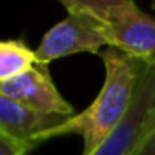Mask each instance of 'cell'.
Returning <instances> with one entry per match:
<instances>
[{
    "instance_id": "cell-1",
    "label": "cell",
    "mask_w": 155,
    "mask_h": 155,
    "mask_svg": "<svg viewBox=\"0 0 155 155\" xmlns=\"http://www.w3.org/2000/svg\"><path fill=\"white\" fill-rule=\"evenodd\" d=\"M104 62V82L95 101L53 128L44 140L60 135H79L82 139V155H91L122 122L133 102L140 73L146 64L124 55L115 48H104L101 53Z\"/></svg>"
},
{
    "instance_id": "cell-10",
    "label": "cell",
    "mask_w": 155,
    "mask_h": 155,
    "mask_svg": "<svg viewBox=\"0 0 155 155\" xmlns=\"http://www.w3.org/2000/svg\"><path fill=\"white\" fill-rule=\"evenodd\" d=\"M135 155H155V122L150 133L146 135V139L142 140V144L139 146V150L135 151Z\"/></svg>"
},
{
    "instance_id": "cell-9",
    "label": "cell",
    "mask_w": 155,
    "mask_h": 155,
    "mask_svg": "<svg viewBox=\"0 0 155 155\" xmlns=\"http://www.w3.org/2000/svg\"><path fill=\"white\" fill-rule=\"evenodd\" d=\"M33 146L15 140L8 135H0V155H26Z\"/></svg>"
},
{
    "instance_id": "cell-4",
    "label": "cell",
    "mask_w": 155,
    "mask_h": 155,
    "mask_svg": "<svg viewBox=\"0 0 155 155\" xmlns=\"http://www.w3.org/2000/svg\"><path fill=\"white\" fill-rule=\"evenodd\" d=\"M104 48H108V44L97 18L82 13H68L66 18L57 22L42 37L35 51L38 64L48 66L53 60L77 53L101 55Z\"/></svg>"
},
{
    "instance_id": "cell-8",
    "label": "cell",
    "mask_w": 155,
    "mask_h": 155,
    "mask_svg": "<svg viewBox=\"0 0 155 155\" xmlns=\"http://www.w3.org/2000/svg\"><path fill=\"white\" fill-rule=\"evenodd\" d=\"M58 2L68 9V13H82L93 18H104L119 8L135 4V0H58Z\"/></svg>"
},
{
    "instance_id": "cell-7",
    "label": "cell",
    "mask_w": 155,
    "mask_h": 155,
    "mask_svg": "<svg viewBox=\"0 0 155 155\" xmlns=\"http://www.w3.org/2000/svg\"><path fill=\"white\" fill-rule=\"evenodd\" d=\"M38 64L37 51L22 40H4L0 44V82L18 77Z\"/></svg>"
},
{
    "instance_id": "cell-3",
    "label": "cell",
    "mask_w": 155,
    "mask_h": 155,
    "mask_svg": "<svg viewBox=\"0 0 155 155\" xmlns=\"http://www.w3.org/2000/svg\"><path fill=\"white\" fill-rule=\"evenodd\" d=\"M97 22L108 48H115L146 66H155V18L137 4L119 8Z\"/></svg>"
},
{
    "instance_id": "cell-5",
    "label": "cell",
    "mask_w": 155,
    "mask_h": 155,
    "mask_svg": "<svg viewBox=\"0 0 155 155\" xmlns=\"http://www.w3.org/2000/svg\"><path fill=\"white\" fill-rule=\"evenodd\" d=\"M0 95L17 101L40 113L60 117L75 115L73 106L60 95V91L53 84L48 66L42 64H37L29 71L0 82Z\"/></svg>"
},
{
    "instance_id": "cell-2",
    "label": "cell",
    "mask_w": 155,
    "mask_h": 155,
    "mask_svg": "<svg viewBox=\"0 0 155 155\" xmlns=\"http://www.w3.org/2000/svg\"><path fill=\"white\" fill-rule=\"evenodd\" d=\"M155 122V66H144L130 111L91 155H135Z\"/></svg>"
},
{
    "instance_id": "cell-6",
    "label": "cell",
    "mask_w": 155,
    "mask_h": 155,
    "mask_svg": "<svg viewBox=\"0 0 155 155\" xmlns=\"http://www.w3.org/2000/svg\"><path fill=\"white\" fill-rule=\"evenodd\" d=\"M66 119L68 117L40 113L0 95V135H8L33 148L42 142L46 135Z\"/></svg>"
}]
</instances>
